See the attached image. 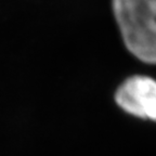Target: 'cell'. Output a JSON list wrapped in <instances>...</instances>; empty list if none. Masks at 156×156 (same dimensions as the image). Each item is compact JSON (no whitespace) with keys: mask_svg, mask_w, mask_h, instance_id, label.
Masks as SVG:
<instances>
[{"mask_svg":"<svg viewBox=\"0 0 156 156\" xmlns=\"http://www.w3.org/2000/svg\"><path fill=\"white\" fill-rule=\"evenodd\" d=\"M117 104L131 115L156 120V80L133 76L120 85L115 94Z\"/></svg>","mask_w":156,"mask_h":156,"instance_id":"cell-2","label":"cell"},{"mask_svg":"<svg viewBox=\"0 0 156 156\" xmlns=\"http://www.w3.org/2000/svg\"><path fill=\"white\" fill-rule=\"evenodd\" d=\"M113 13L130 53L156 64V0H113Z\"/></svg>","mask_w":156,"mask_h":156,"instance_id":"cell-1","label":"cell"}]
</instances>
